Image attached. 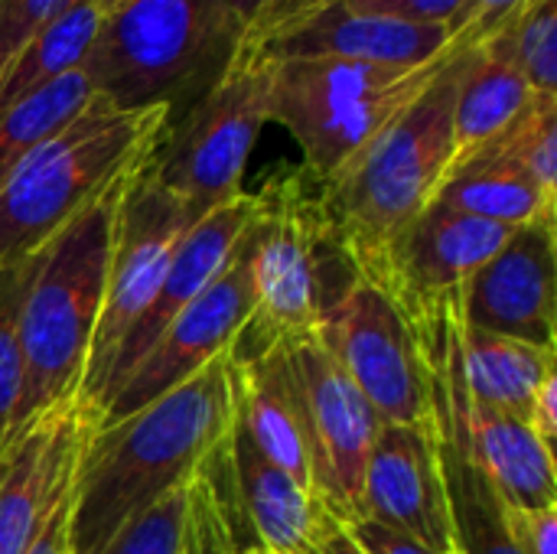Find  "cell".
<instances>
[{
	"label": "cell",
	"mask_w": 557,
	"mask_h": 554,
	"mask_svg": "<svg viewBox=\"0 0 557 554\" xmlns=\"http://www.w3.org/2000/svg\"><path fill=\"white\" fill-rule=\"evenodd\" d=\"M235 415L228 353L140 411L95 424L82 447L69 554H101L147 506L193 480Z\"/></svg>",
	"instance_id": "obj_1"
},
{
	"label": "cell",
	"mask_w": 557,
	"mask_h": 554,
	"mask_svg": "<svg viewBox=\"0 0 557 554\" xmlns=\"http://www.w3.org/2000/svg\"><path fill=\"white\" fill-rule=\"evenodd\" d=\"M245 248L251 313L228 349L232 362L317 336L362 278L330 216L323 180L304 163L277 167L251 193Z\"/></svg>",
	"instance_id": "obj_2"
},
{
	"label": "cell",
	"mask_w": 557,
	"mask_h": 554,
	"mask_svg": "<svg viewBox=\"0 0 557 554\" xmlns=\"http://www.w3.org/2000/svg\"><path fill=\"white\" fill-rule=\"evenodd\" d=\"M467 46L450 39L437 75L333 180L330 216L366 281H375L392 242L434 202L454 167V101Z\"/></svg>",
	"instance_id": "obj_3"
},
{
	"label": "cell",
	"mask_w": 557,
	"mask_h": 554,
	"mask_svg": "<svg viewBox=\"0 0 557 554\" xmlns=\"http://www.w3.org/2000/svg\"><path fill=\"white\" fill-rule=\"evenodd\" d=\"M137 170L117 180L29 258V278L20 304L23 389L13 428L82 395V379L104 304L117 212Z\"/></svg>",
	"instance_id": "obj_4"
},
{
	"label": "cell",
	"mask_w": 557,
	"mask_h": 554,
	"mask_svg": "<svg viewBox=\"0 0 557 554\" xmlns=\"http://www.w3.org/2000/svg\"><path fill=\"white\" fill-rule=\"evenodd\" d=\"M235 52L222 0H117L101 10L82 72L111 108H166L176 121Z\"/></svg>",
	"instance_id": "obj_5"
},
{
	"label": "cell",
	"mask_w": 557,
	"mask_h": 554,
	"mask_svg": "<svg viewBox=\"0 0 557 554\" xmlns=\"http://www.w3.org/2000/svg\"><path fill=\"white\" fill-rule=\"evenodd\" d=\"M166 124V108L117 111L95 95L0 183V268L33 258L117 180L144 167Z\"/></svg>",
	"instance_id": "obj_6"
},
{
	"label": "cell",
	"mask_w": 557,
	"mask_h": 554,
	"mask_svg": "<svg viewBox=\"0 0 557 554\" xmlns=\"http://www.w3.org/2000/svg\"><path fill=\"white\" fill-rule=\"evenodd\" d=\"M444 56L408 69L349 59H268V121L287 127L304 153L300 163L326 183L424 91Z\"/></svg>",
	"instance_id": "obj_7"
},
{
	"label": "cell",
	"mask_w": 557,
	"mask_h": 554,
	"mask_svg": "<svg viewBox=\"0 0 557 554\" xmlns=\"http://www.w3.org/2000/svg\"><path fill=\"white\" fill-rule=\"evenodd\" d=\"M268 59L232 56L215 85L166 124L144 173L199 216L238 199L248 157L268 124Z\"/></svg>",
	"instance_id": "obj_8"
},
{
	"label": "cell",
	"mask_w": 557,
	"mask_h": 554,
	"mask_svg": "<svg viewBox=\"0 0 557 554\" xmlns=\"http://www.w3.org/2000/svg\"><path fill=\"white\" fill-rule=\"evenodd\" d=\"M317 340L372 405L382 424H431L428 366L414 323L379 284L359 278L326 313Z\"/></svg>",
	"instance_id": "obj_9"
},
{
	"label": "cell",
	"mask_w": 557,
	"mask_h": 554,
	"mask_svg": "<svg viewBox=\"0 0 557 554\" xmlns=\"http://www.w3.org/2000/svg\"><path fill=\"white\" fill-rule=\"evenodd\" d=\"M196 219L202 216L193 206H186L180 196L153 183L144 173V167L137 170V176L131 180L121 199L117 229L111 242V261H108V281H104L101 320H98L85 379H82V395L88 398V405L98 395L104 369L111 356L117 353L121 340L157 297L163 274L183 235L196 225Z\"/></svg>",
	"instance_id": "obj_10"
},
{
	"label": "cell",
	"mask_w": 557,
	"mask_h": 554,
	"mask_svg": "<svg viewBox=\"0 0 557 554\" xmlns=\"http://www.w3.org/2000/svg\"><path fill=\"white\" fill-rule=\"evenodd\" d=\"M281 349L297 392L313 496L330 519L349 526L359 519L362 470L382 421L317 336Z\"/></svg>",
	"instance_id": "obj_11"
},
{
	"label": "cell",
	"mask_w": 557,
	"mask_h": 554,
	"mask_svg": "<svg viewBox=\"0 0 557 554\" xmlns=\"http://www.w3.org/2000/svg\"><path fill=\"white\" fill-rule=\"evenodd\" d=\"M98 424L85 395L59 402L0 444V554H26L75 487L82 447Z\"/></svg>",
	"instance_id": "obj_12"
},
{
	"label": "cell",
	"mask_w": 557,
	"mask_h": 554,
	"mask_svg": "<svg viewBox=\"0 0 557 554\" xmlns=\"http://www.w3.org/2000/svg\"><path fill=\"white\" fill-rule=\"evenodd\" d=\"M251 313V281H248V248L245 232L228 268L189 304L183 307L150 353L127 372V379L104 402L98 424H114L144 405L163 398L166 392L189 382L209 362L225 356Z\"/></svg>",
	"instance_id": "obj_13"
},
{
	"label": "cell",
	"mask_w": 557,
	"mask_h": 554,
	"mask_svg": "<svg viewBox=\"0 0 557 554\" xmlns=\"http://www.w3.org/2000/svg\"><path fill=\"white\" fill-rule=\"evenodd\" d=\"M460 317L473 330L555 349V219L509 235L463 284Z\"/></svg>",
	"instance_id": "obj_14"
},
{
	"label": "cell",
	"mask_w": 557,
	"mask_h": 554,
	"mask_svg": "<svg viewBox=\"0 0 557 554\" xmlns=\"http://www.w3.org/2000/svg\"><path fill=\"white\" fill-rule=\"evenodd\" d=\"M359 519L388 526L437 554H454L434 428L382 424L362 470Z\"/></svg>",
	"instance_id": "obj_15"
},
{
	"label": "cell",
	"mask_w": 557,
	"mask_h": 554,
	"mask_svg": "<svg viewBox=\"0 0 557 554\" xmlns=\"http://www.w3.org/2000/svg\"><path fill=\"white\" fill-rule=\"evenodd\" d=\"M516 229L496 225L444 202H431L388 248L372 284L398 300L405 313L460 294L463 284L509 242Z\"/></svg>",
	"instance_id": "obj_16"
},
{
	"label": "cell",
	"mask_w": 557,
	"mask_h": 554,
	"mask_svg": "<svg viewBox=\"0 0 557 554\" xmlns=\"http://www.w3.org/2000/svg\"><path fill=\"white\" fill-rule=\"evenodd\" d=\"M258 59H349L372 65H428L450 49L447 26H414L369 16L330 0L290 23H281L245 46Z\"/></svg>",
	"instance_id": "obj_17"
},
{
	"label": "cell",
	"mask_w": 557,
	"mask_h": 554,
	"mask_svg": "<svg viewBox=\"0 0 557 554\" xmlns=\"http://www.w3.org/2000/svg\"><path fill=\"white\" fill-rule=\"evenodd\" d=\"M251 219V193H242L238 199L215 206L212 212H206L202 219H196V225L183 235L163 284L157 291V297L150 300V307L137 317V323L127 330V336L121 340L117 353L111 356L101 389L91 398V408L101 415L104 402L111 398V392L127 379V372L150 353V346L163 336V330L170 327V320L189 307L235 258L242 232Z\"/></svg>",
	"instance_id": "obj_18"
},
{
	"label": "cell",
	"mask_w": 557,
	"mask_h": 554,
	"mask_svg": "<svg viewBox=\"0 0 557 554\" xmlns=\"http://www.w3.org/2000/svg\"><path fill=\"white\" fill-rule=\"evenodd\" d=\"M225 467L255 549L271 554H307L313 549L317 535L330 522L326 509L307 487L287 477L251 444L235 415L225 434Z\"/></svg>",
	"instance_id": "obj_19"
},
{
	"label": "cell",
	"mask_w": 557,
	"mask_h": 554,
	"mask_svg": "<svg viewBox=\"0 0 557 554\" xmlns=\"http://www.w3.org/2000/svg\"><path fill=\"white\" fill-rule=\"evenodd\" d=\"M232 389H235V418L251 438V444L287 477H294L300 487L313 493L307 438H304L297 392L284 349H271L248 362H232Z\"/></svg>",
	"instance_id": "obj_20"
},
{
	"label": "cell",
	"mask_w": 557,
	"mask_h": 554,
	"mask_svg": "<svg viewBox=\"0 0 557 554\" xmlns=\"http://www.w3.org/2000/svg\"><path fill=\"white\" fill-rule=\"evenodd\" d=\"M532 95V85L496 39L486 36L467 46L454 101V167L496 140L525 111Z\"/></svg>",
	"instance_id": "obj_21"
},
{
	"label": "cell",
	"mask_w": 557,
	"mask_h": 554,
	"mask_svg": "<svg viewBox=\"0 0 557 554\" xmlns=\"http://www.w3.org/2000/svg\"><path fill=\"white\" fill-rule=\"evenodd\" d=\"M460 376L473 402L516 415L529 424L539 389L557 376L555 349H539L522 340L460 323Z\"/></svg>",
	"instance_id": "obj_22"
},
{
	"label": "cell",
	"mask_w": 557,
	"mask_h": 554,
	"mask_svg": "<svg viewBox=\"0 0 557 554\" xmlns=\"http://www.w3.org/2000/svg\"><path fill=\"white\" fill-rule=\"evenodd\" d=\"M431 428L437 438L441 477L447 490L454 554H516L506 532V506L463 451L454 424L431 408Z\"/></svg>",
	"instance_id": "obj_23"
},
{
	"label": "cell",
	"mask_w": 557,
	"mask_h": 554,
	"mask_svg": "<svg viewBox=\"0 0 557 554\" xmlns=\"http://www.w3.org/2000/svg\"><path fill=\"white\" fill-rule=\"evenodd\" d=\"M434 199L457 212H467L496 225H509V229L552 222L557 202V196L539 189L522 173L503 163L483 160V157H470L457 163L441 183Z\"/></svg>",
	"instance_id": "obj_24"
},
{
	"label": "cell",
	"mask_w": 557,
	"mask_h": 554,
	"mask_svg": "<svg viewBox=\"0 0 557 554\" xmlns=\"http://www.w3.org/2000/svg\"><path fill=\"white\" fill-rule=\"evenodd\" d=\"M219 506L206 470L134 516L101 554H206Z\"/></svg>",
	"instance_id": "obj_25"
},
{
	"label": "cell",
	"mask_w": 557,
	"mask_h": 554,
	"mask_svg": "<svg viewBox=\"0 0 557 554\" xmlns=\"http://www.w3.org/2000/svg\"><path fill=\"white\" fill-rule=\"evenodd\" d=\"M98 20H101L98 0H82L52 26H46L39 36H33L23 49H16L0 69V114L16 101H23L26 95L39 91L42 85L82 69Z\"/></svg>",
	"instance_id": "obj_26"
},
{
	"label": "cell",
	"mask_w": 557,
	"mask_h": 554,
	"mask_svg": "<svg viewBox=\"0 0 557 554\" xmlns=\"http://www.w3.org/2000/svg\"><path fill=\"white\" fill-rule=\"evenodd\" d=\"M95 98V88L82 69L42 85L0 114V183L49 137L72 124Z\"/></svg>",
	"instance_id": "obj_27"
},
{
	"label": "cell",
	"mask_w": 557,
	"mask_h": 554,
	"mask_svg": "<svg viewBox=\"0 0 557 554\" xmlns=\"http://www.w3.org/2000/svg\"><path fill=\"white\" fill-rule=\"evenodd\" d=\"M473 157L503 163L557 196V95H532L525 111Z\"/></svg>",
	"instance_id": "obj_28"
},
{
	"label": "cell",
	"mask_w": 557,
	"mask_h": 554,
	"mask_svg": "<svg viewBox=\"0 0 557 554\" xmlns=\"http://www.w3.org/2000/svg\"><path fill=\"white\" fill-rule=\"evenodd\" d=\"M490 39L506 49L535 95H557V0H525Z\"/></svg>",
	"instance_id": "obj_29"
},
{
	"label": "cell",
	"mask_w": 557,
	"mask_h": 554,
	"mask_svg": "<svg viewBox=\"0 0 557 554\" xmlns=\"http://www.w3.org/2000/svg\"><path fill=\"white\" fill-rule=\"evenodd\" d=\"M29 278V258L0 268V444L13 431V415L23 389V349H20V304Z\"/></svg>",
	"instance_id": "obj_30"
},
{
	"label": "cell",
	"mask_w": 557,
	"mask_h": 554,
	"mask_svg": "<svg viewBox=\"0 0 557 554\" xmlns=\"http://www.w3.org/2000/svg\"><path fill=\"white\" fill-rule=\"evenodd\" d=\"M82 0H0V69L33 36L52 26Z\"/></svg>",
	"instance_id": "obj_31"
},
{
	"label": "cell",
	"mask_w": 557,
	"mask_h": 554,
	"mask_svg": "<svg viewBox=\"0 0 557 554\" xmlns=\"http://www.w3.org/2000/svg\"><path fill=\"white\" fill-rule=\"evenodd\" d=\"M346 10L369 13V16H388L414 26H454L463 13L467 0H336Z\"/></svg>",
	"instance_id": "obj_32"
},
{
	"label": "cell",
	"mask_w": 557,
	"mask_h": 554,
	"mask_svg": "<svg viewBox=\"0 0 557 554\" xmlns=\"http://www.w3.org/2000/svg\"><path fill=\"white\" fill-rule=\"evenodd\" d=\"M506 532L516 554H557V506H545V509L506 506Z\"/></svg>",
	"instance_id": "obj_33"
},
{
	"label": "cell",
	"mask_w": 557,
	"mask_h": 554,
	"mask_svg": "<svg viewBox=\"0 0 557 554\" xmlns=\"http://www.w3.org/2000/svg\"><path fill=\"white\" fill-rule=\"evenodd\" d=\"M525 0H467L463 13L457 16V23L450 26V39L473 46L483 36H490L493 29H499Z\"/></svg>",
	"instance_id": "obj_34"
},
{
	"label": "cell",
	"mask_w": 557,
	"mask_h": 554,
	"mask_svg": "<svg viewBox=\"0 0 557 554\" xmlns=\"http://www.w3.org/2000/svg\"><path fill=\"white\" fill-rule=\"evenodd\" d=\"M346 532L356 539V545L366 554H437L434 549L388 529V526H379L372 519H356L346 526Z\"/></svg>",
	"instance_id": "obj_35"
},
{
	"label": "cell",
	"mask_w": 557,
	"mask_h": 554,
	"mask_svg": "<svg viewBox=\"0 0 557 554\" xmlns=\"http://www.w3.org/2000/svg\"><path fill=\"white\" fill-rule=\"evenodd\" d=\"M529 428L542 438V444H548L555 451V434H557V376H552L539 395H535V405H532V415H529Z\"/></svg>",
	"instance_id": "obj_36"
},
{
	"label": "cell",
	"mask_w": 557,
	"mask_h": 554,
	"mask_svg": "<svg viewBox=\"0 0 557 554\" xmlns=\"http://www.w3.org/2000/svg\"><path fill=\"white\" fill-rule=\"evenodd\" d=\"M75 490V487H72ZM72 490L69 496L55 506V513L49 516L46 529L39 532V539L33 542V549L26 554H69V513H72Z\"/></svg>",
	"instance_id": "obj_37"
},
{
	"label": "cell",
	"mask_w": 557,
	"mask_h": 554,
	"mask_svg": "<svg viewBox=\"0 0 557 554\" xmlns=\"http://www.w3.org/2000/svg\"><path fill=\"white\" fill-rule=\"evenodd\" d=\"M323 3H330V0H268L264 10H261L258 26H255V33H251L248 39H255V36H261V33H268V29H274V26H281V23H290V20H297V16H304V13H310V10H317V7H323ZM248 39H245V42H248ZM245 42H242V46H245Z\"/></svg>",
	"instance_id": "obj_38"
},
{
	"label": "cell",
	"mask_w": 557,
	"mask_h": 554,
	"mask_svg": "<svg viewBox=\"0 0 557 554\" xmlns=\"http://www.w3.org/2000/svg\"><path fill=\"white\" fill-rule=\"evenodd\" d=\"M225 3V13H228V23H232V33L238 36V46L255 33L258 20H261V10L268 0H222Z\"/></svg>",
	"instance_id": "obj_39"
},
{
	"label": "cell",
	"mask_w": 557,
	"mask_h": 554,
	"mask_svg": "<svg viewBox=\"0 0 557 554\" xmlns=\"http://www.w3.org/2000/svg\"><path fill=\"white\" fill-rule=\"evenodd\" d=\"M307 554H366V552L356 545V539L346 532V526H339L336 519H330V522L323 526V532L317 535L313 549H310Z\"/></svg>",
	"instance_id": "obj_40"
},
{
	"label": "cell",
	"mask_w": 557,
	"mask_h": 554,
	"mask_svg": "<svg viewBox=\"0 0 557 554\" xmlns=\"http://www.w3.org/2000/svg\"><path fill=\"white\" fill-rule=\"evenodd\" d=\"M209 483H212V480H209ZM212 493H215V490H212ZM215 506H219V516H215V526H212V532H209L206 554H242L235 549V539H232V529H228V516H225L219 496H215Z\"/></svg>",
	"instance_id": "obj_41"
},
{
	"label": "cell",
	"mask_w": 557,
	"mask_h": 554,
	"mask_svg": "<svg viewBox=\"0 0 557 554\" xmlns=\"http://www.w3.org/2000/svg\"><path fill=\"white\" fill-rule=\"evenodd\" d=\"M114 3H117V0H98V7H101V10H108V7H114Z\"/></svg>",
	"instance_id": "obj_42"
},
{
	"label": "cell",
	"mask_w": 557,
	"mask_h": 554,
	"mask_svg": "<svg viewBox=\"0 0 557 554\" xmlns=\"http://www.w3.org/2000/svg\"><path fill=\"white\" fill-rule=\"evenodd\" d=\"M245 554H271V552H261V549H251V552H245Z\"/></svg>",
	"instance_id": "obj_43"
}]
</instances>
